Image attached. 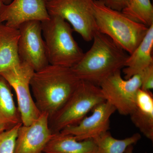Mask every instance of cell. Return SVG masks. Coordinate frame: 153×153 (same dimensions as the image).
<instances>
[{"label": "cell", "instance_id": "obj_17", "mask_svg": "<svg viewBox=\"0 0 153 153\" xmlns=\"http://www.w3.org/2000/svg\"><path fill=\"white\" fill-rule=\"evenodd\" d=\"M12 89L7 81L0 74V133L22 124Z\"/></svg>", "mask_w": 153, "mask_h": 153}, {"label": "cell", "instance_id": "obj_13", "mask_svg": "<svg viewBox=\"0 0 153 153\" xmlns=\"http://www.w3.org/2000/svg\"><path fill=\"white\" fill-rule=\"evenodd\" d=\"M153 25L149 27L142 41L127 59L123 68L125 79L141 74L153 64Z\"/></svg>", "mask_w": 153, "mask_h": 153}, {"label": "cell", "instance_id": "obj_14", "mask_svg": "<svg viewBox=\"0 0 153 153\" xmlns=\"http://www.w3.org/2000/svg\"><path fill=\"white\" fill-rule=\"evenodd\" d=\"M132 122L146 137L153 140V95L151 91L140 88L135 107L129 115Z\"/></svg>", "mask_w": 153, "mask_h": 153}, {"label": "cell", "instance_id": "obj_9", "mask_svg": "<svg viewBox=\"0 0 153 153\" xmlns=\"http://www.w3.org/2000/svg\"><path fill=\"white\" fill-rule=\"evenodd\" d=\"M18 29L20 33L18 48L21 62L28 63L35 71L49 64L41 22H25Z\"/></svg>", "mask_w": 153, "mask_h": 153}, {"label": "cell", "instance_id": "obj_25", "mask_svg": "<svg viewBox=\"0 0 153 153\" xmlns=\"http://www.w3.org/2000/svg\"><path fill=\"white\" fill-rule=\"evenodd\" d=\"M4 4V0H0V9Z\"/></svg>", "mask_w": 153, "mask_h": 153}, {"label": "cell", "instance_id": "obj_11", "mask_svg": "<svg viewBox=\"0 0 153 153\" xmlns=\"http://www.w3.org/2000/svg\"><path fill=\"white\" fill-rule=\"evenodd\" d=\"M92 114L74 126L65 128L61 133L72 136L77 140L94 139L108 131L110 118L116 111L115 108L105 101L95 107Z\"/></svg>", "mask_w": 153, "mask_h": 153}, {"label": "cell", "instance_id": "obj_20", "mask_svg": "<svg viewBox=\"0 0 153 153\" xmlns=\"http://www.w3.org/2000/svg\"><path fill=\"white\" fill-rule=\"evenodd\" d=\"M22 124L0 133V153H14L17 133Z\"/></svg>", "mask_w": 153, "mask_h": 153}, {"label": "cell", "instance_id": "obj_4", "mask_svg": "<svg viewBox=\"0 0 153 153\" xmlns=\"http://www.w3.org/2000/svg\"><path fill=\"white\" fill-rule=\"evenodd\" d=\"M50 16L41 22L49 64L71 68L84 53L74 40L70 24L61 17Z\"/></svg>", "mask_w": 153, "mask_h": 153}, {"label": "cell", "instance_id": "obj_18", "mask_svg": "<svg viewBox=\"0 0 153 153\" xmlns=\"http://www.w3.org/2000/svg\"><path fill=\"white\" fill-rule=\"evenodd\" d=\"M141 138L140 134L136 133L123 139H117L108 131L93 140L97 146V153H124L129 146L136 144Z\"/></svg>", "mask_w": 153, "mask_h": 153}, {"label": "cell", "instance_id": "obj_22", "mask_svg": "<svg viewBox=\"0 0 153 153\" xmlns=\"http://www.w3.org/2000/svg\"><path fill=\"white\" fill-rule=\"evenodd\" d=\"M108 7L122 12L128 5L130 0H100Z\"/></svg>", "mask_w": 153, "mask_h": 153}, {"label": "cell", "instance_id": "obj_19", "mask_svg": "<svg viewBox=\"0 0 153 153\" xmlns=\"http://www.w3.org/2000/svg\"><path fill=\"white\" fill-rule=\"evenodd\" d=\"M122 12L133 21L148 27L153 25V7L151 0H130Z\"/></svg>", "mask_w": 153, "mask_h": 153}, {"label": "cell", "instance_id": "obj_8", "mask_svg": "<svg viewBox=\"0 0 153 153\" xmlns=\"http://www.w3.org/2000/svg\"><path fill=\"white\" fill-rule=\"evenodd\" d=\"M142 74L123 79L121 70L115 72L99 85L105 100L120 114L128 115L135 107L137 93L141 87Z\"/></svg>", "mask_w": 153, "mask_h": 153}, {"label": "cell", "instance_id": "obj_27", "mask_svg": "<svg viewBox=\"0 0 153 153\" xmlns=\"http://www.w3.org/2000/svg\"></svg>", "mask_w": 153, "mask_h": 153}, {"label": "cell", "instance_id": "obj_3", "mask_svg": "<svg viewBox=\"0 0 153 153\" xmlns=\"http://www.w3.org/2000/svg\"><path fill=\"white\" fill-rule=\"evenodd\" d=\"M94 17L97 30L119 47L131 54L146 36L149 27L130 19L122 12L108 7L94 0Z\"/></svg>", "mask_w": 153, "mask_h": 153}, {"label": "cell", "instance_id": "obj_12", "mask_svg": "<svg viewBox=\"0 0 153 153\" xmlns=\"http://www.w3.org/2000/svg\"><path fill=\"white\" fill-rule=\"evenodd\" d=\"M53 133L46 113L29 126L22 125L18 130L14 153H43Z\"/></svg>", "mask_w": 153, "mask_h": 153}, {"label": "cell", "instance_id": "obj_7", "mask_svg": "<svg viewBox=\"0 0 153 153\" xmlns=\"http://www.w3.org/2000/svg\"><path fill=\"white\" fill-rule=\"evenodd\" d=\"M35 70L26 62L1 73L13 89L17 100V106L22 125L29 126L41 114L36 106L30 88V81Z\"/></svg>", "mask_w": 153, "mask_h": 153}, {"label": "cell", "instance_id": "obj_26", "mask_svg": "<svg viewBox=\"0 0 153 153\" xmlns=\"http://www.w3.org/2000/svg\"><path fill=\"white\" fill-rule=\"evenodd\" d=\"M46 1L47 2H48L50 1H52V0H46Z\"/></svg>", "mask_w": 153, "mask_h": 153}, {"label": "cell", "instance_id": "obj_16", "mask_svg": "<svg viewBox=\"0 0 153 153\" xmlns=\"http://www.w3.org/2000/svg\"><path fill=\"white\" fill-rule=\"evenodd\" d=\"M44 153H97L93 139L77 140L70 135L56 133L52 135Z\"/></svg>", "mask_w": 153, "mask_h": 153}, {"label": "cell", "instance_id": "obj_6", "mask_svg": "<svg viewBox=\"0 0 153 153\" xmlns=\"http://www.w3.org/2000/svg\"><path fill=\"white\" fill-rule=\"evenodd\" d=\"M94 0H52L47 2L50 16H57L70 24L84 41H92L97 30L94 17Z\"/></svg>", "mask_w": 153, "mask_h": 153}, {"label": "cell", "instance_id": "obj_21", "mask_svg": "<svg viewBox=\"0 0 153 153\" xmlns=\"http://www.w3.org/2000/svg\"><path fill=\"white\" fill-rule=\"evenodd\" d=\"M142 85L143 90L151 91L153 88V64L142 72Z\"/></svg>", "mask_w": 153, "mask_h": 153}, {"label": "cell", "instance_id": "obj_5", "mask_svg": "<svg viewBox=\"0 0 153 153\" xmlns=\"http://www.w3.org/2000/svg\"><path fill=\"white\" fill-rule=\"evenodd\" d=\"M105 101L99 86L81 80L70 98L49 120V127L53 133H56L77 124L91 110Z\"/></svg>", "mask_w": 153, "mask_h": 153}, {"label": "cell", "instance_id": "obj_1", "mask_svg": "<svg viewBox=\"0 0 153 153\" xmlns=\"http://www.w3.org/2000/svg\"><path fill=\"white\" fill-rule=\"evenodd\" d=\"M71 68L48 64L35 71L30 88L36 106L49 120L66 103L80 82Z\"/></svg>", "mask_w": 153, "mask_h": 153}, {"label": "cell", "instance_id": "obj_10", "mask_svg": "<svg viewBox=\"0 0 153 153\" xmlns=\"http://www.w3.org/2000/svg\"><path fill=\"white\" fill-rule=\"evenodd\" d=\"M46 0H13L0 9V24L19 29L22 24L31 21L41 22L50 19Z\"/></svg>", "mask_w": 153, "mask_h": 153}, {"label": "cell", "instance_id": "obj_2", "mask_svg": "<svg viewBox=\"0 0 153 153\" xmlns=\"http://www.w3.org/2000/svg\"><path fill=\"white\" fill-rule=\"evenodd\" d=\"M92 41L90 49L71 68L80 80L99 86L108 77L125 67L129 55L98 30Z\"/></svg>", "mask_w": 153, "mask_h": 153}, {"label": "cell", "instance_id": "obj_23", "mask_svg": "<svg viewBox=\"0 0 153 153\" xmlns=\"http://www.w3.org/2000/svg\"><path fill=\"white\" fill-rule=\"evenodd\" d=\"M133 145H131L127 148L124 153H133Z\"/></svg>", "mask_w": 153, "mask_h": 153}, {"label": "cell", "instance_id": "obj_15", "mask_svg": "<svg viewBox=\"0 0 153 153\" xmlns=\"http://www.w3.org/2000/svg\"><path fill=\"white\" fill-rule=\"evenodd\" d=\"M19 36V29L0 24V74L21 63L18 48Z\"/></svg>", "mask_w": 153, "mask_h": 153}, {"label": "cell", "instance_id": "obj_24", "mask_svg": "<svg viewBox=\"0 0 153 153\" xmlns=\"http://www.w3.org/2000/svg\"><path fill=\"white\" fill-rule=\"evenodd\" d=\"M13 0H4V4H8L11 2Z\"/></svg>", "mask_w": 153, "mask_h": 153}]
</instances>
